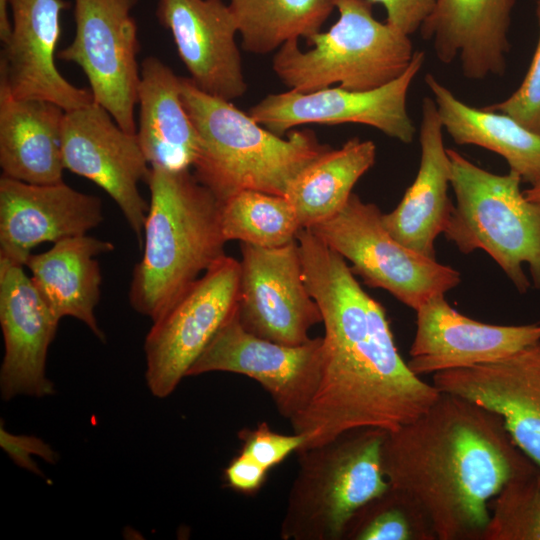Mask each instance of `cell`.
<instances>
[{"instance_id": "cell-36", "label": "cell", "mask_w": 540, "mask_h": 540, "mask_svg": "<svg viewBox=\"0 0 540 540\" xmlns=\"http://www.w3.org/2000/svg\"><path fill=\"white\" fill-rule=\"evenodd\" d=\"M267 472V469L240 452L224 470V478L230 488L251 494L262 486Z\"/></svg>"}, {"instance_id": "cell-17", "label": "cell", "mask_w": 540, "mask_h": 540, "mask_svg": "<svg viewBox=\"0 0 540 540\" xmlns=\"http://www.w3.org/2000/svg\"><path fill=\"white\" fill-rule=\"evenodd\" d=\"M433 385L498 414L540 467V341L492 362L434 373Z\"/></svg>"}, {"instance_id": "cell-9", "label": "cell", "mask_w": 540, "mask_h": 540, "mask_svg": "<svg viewBox=\"0 0 540 540\" xmlns=\"http://www.w3.org/2000/svg\"><path fill=\"white\" fill-rule=\"evenodd\" d=\"M240 262L223 256L157 320L144 342L146 383L159 398L169 396L215 334L235 311Z\"/></svg>"}, {"instance_id": "cell-24", "label": "cell", "mask_w": 540, "mask_h": 540, "mask_svg": "<svg viewBox=\"0 0 540 540\" xmlns=\"http://www.w3.org/2000/svg\"><path fill=\"white\" fill-rule=\"evenodd\" d=\"M137 104L136 135L150 167L176 171L193 167L199 139L182 101L181 77L157 57L141 63Z\"/></svg>"}, {"instance_id": "cell-38", "label": "cell", "mask_w": 540, "mask_h": 540, "mask_svg": "<svg viewBox=\"0 0 540 540\" xmlns=\"http://www.w3.org/2000/svg\"><path fill=\"white\" fill-rule=\"evenodd\" d=\"M523 193L528 200L540 204V180L530 185Z\"/></svg>"}, {"instance_id": "cell-31", "label": "cell", "mask_w": 540, "mask_h": 540, "mask_svg": "<svg viewBox=\"0 0 540 540\" xmlns=\"http://www.w3.org/2000/svg\"><path fill=\"white\" fill-rule=\"evenodd\" d=\"M483 540H540V467L510 480L491 501Z\"/></svg>"}, {"instance_id": "cell-15", "label": "cell", "mask_w": 540, "mask_h": 540, "mask_svg": "<svg viewBox=\"0 0 540 540\" xmlns=\"http://www.w3.org/2000/svg\"><path fill=\"white\" fill-rule=\"evenodd\" d=\"M66 0H9L12 29L2 43L0 90L16 99H43L69 111L93 101L58 71L56 47Z\"/></svg>"}, {"instance_id": "cell-32", "label": "cell", "mask_w": 540, "mask_h": 540, "mask_svg": "<svg viewBox=\"0 0 540 540\" xmlns=\"http://www.w3.org/2000/svg\"><path fill=\"white\" fill-rule=\"evenodd\" d=\"M536 15L539 24V39L529 69L514 93L486 108L505 113L533 133L540 135V0Z\"/></svg>"}, {"instance_id": "cell-25", "label": "cell", "mask_w": 540, "mask_h": 540, "mask_svg": "<svg viewBox=\"0 0 540 540\" xmlns=\"http://www.w3.org/2000/svg\"><path fill=\"white\" fill-rule=\"evenodd\" d=\"M65 115L43 99H16L0 90L2 175L30 184L63 181L61 134Z\"/></svg>"}, {"instance_id": "cell-28", "label": "cell", "mask_w": 540, "mask_h": 540, "mask_svg": "<svg viewBox=\"0 0 540 540\" xmlns=\"http://www.w3.org/2000/svg\"><path fill=\"white\" fill-rule=\"evenodd\" d=\"M242 47L267 54L290 40L320 32L335 0H230Z\"/></svg>"}, {"instance_id": "cell-5", "label": "cell", "mask_w": 540, "mask_h": 540, "mask_svg": "<svg viewBox=\"0 0 540 540\" xmlns=\"http://www.w3.org/2000/svg\"><path fill=\"white\" fill-rule=\"evenodd\" d=\"M387 431L359 428L298 452L299 470L281 524L285 540L344 539L354 515L390 485L382 466Z\"/></svg>"}, {"instance_id": "cell-23", "label": "cell", "mask_w": 540, "mask_h": 540, "mask_svg": "<svg viewBox=\"0 0 540 540\" xmlns=\"http://www.w3.org/2000/svg\"><path fill=\"white\" fill-rule=\"evenodd\" d=\"M112 242L88 234L63 239L26 263L31 279L53 314L83 322L100 340L95 308L101 296L102 275L98 256L112 252Z\"/></svg>"}, {"instance_id": "cell-26", "label": "cell", "mask_w": 540, "mask_h": 540, "mask_svg": "<svg viewBox=\"0 0 540 540\" xmlns=\"http://www.w3.org/2000/svg\"><path fill=\"white\" fill-rule=\"evenodd\" d=\"M425 82L433 93L443 130L455 143L497 153L530 185L540 180V135L505 113L464 103L430 73Z\"/></svg>"}, {"instance_id": "cell-7", "label": "cell", "mask_w": 540, "mask_h": 540, "mask_svg": "<svg viewBox=\"0 0 540 540\" xmlns=\"http://www.w3.org/2000/svg\"><path fill=\"white\" fill-rule=\"evenodd\" d=\"M447 152L456 206L443 232L446 238L464 254L487 252L520 293L530 286L523 271L528 264L540 289V204L525 197L516 172L494 174L453 149Z\"/></svg>"}, {"instance_id": "cell-22", "label": "cell", "mask_w": 540, "mask_h": 540, "mask_svg": "<svg viewBox=\"0 0 540 540\" xmlns=\"http://www.w3.org/2000/svg\"><path fill=\"white\" fill-rule=\"evenodd\" d=\"M421 113L418 173L398 206L382 214V223L405 247L435 258L434 241L444 232L454 208L448 196L451 162L434 99H423Z\"/></svg>"}, {"instance_id": "cell-4", "label": "cell", "mask_w": 540, "mask_h": 540, "mask_svg": "<svg viewBox=\"0 0 540 540\" xmlns=\"http://www.w3.org/2000/svg\"><path fill=\"white\" fill-rule=\"evenodd\" d=\"M181 95L199 139L193 174L221 203L244 190L285 196L298 174L330 148L310 130L290 131L284 139L190 78L181 77Z\"/></svg>"}, {"instance_id": "cell-8", "label": "cell", "mask_w": 540, "mask_h": 540, "mask_svg": "<svg viewBox=\"0 0 540 540\" xmlns=\"http://www.w3.org/2000/svg\"><path fill=\"white\" fill-rule=\"evenodd\" d=\"M307 229L349 261L365 284L388 291L415 311L460 283L457 270L392 237L378 207L354 193L338 214Z\"/></svg>"}, {"instance_id": "cell-2", "label": "cell", "mask_w": 540, "mask_h": 540, "mask_svg": "<svg viewBox=\"0 0 540 540\" xmlns=\"http://www.w3.org/2000/svg\"><path fill=\"white\" fill-rule=\"evenodd\" d=\"M382 466L390 487L420 506L439 540H483L491 501L538 467L498 414L449 393L387 432Z\"/></svg>"}, {"instance_id": "cell-12", "label": "cell", "mask_w": 540, "mask_h": 540, "mask_svg": "<svg viewBox=\"0 0 540 540\" xmlns=\"http://www.w3.org/2000/svg\"><path fill=\"white\" fill-rule=\"evenodd\" d=\"M61 150L64 168L103 189L142 246L149 203L138 185L147 182L151 167L137 135L123 130L105 108L92 101L65 111Z\"/></svg>"}, {"instance_id": "cell-13", "label": "cell", "mask_w": 540, "mask_h": 540, "mask_svg": "<svg viewBox=\"0 0 540 540\" xmlns=\"http://www.w3.org/2000/svg\"><path fill=\"white\" fill-rule=\"evenodd\" d=\"M237 314L243 328L264 339L300 345L322 322L303 275L297 239L279 247L241 243Z\"/></svg>"}, {"instance_id": "cell-14", "label": "cell", "mask_w": 540, "mask_h": 540, "mask_svg": "<svg viewBox=\"0 0 540 540\" xmlns=\"http://www.w3.org/2000/svg\"><path fill=\"white\" fill-rule=\"evenodd\" d=\"M424 61L425 52L415 51L401 76L371 90L353 91L338 86L312 92L290 89L269 94L249 109V115L279 136L303 124L357 123L410 143L416 128L407 112V94Z\"/></svg>"}, {"instance_id": "cell-29", "label": "cell", "mask_w": 540, "mask_h": 540, "mask_svg": "<svg viewBox=\"0 0 540 540\" xmlns=\"http://www.w3.org/2000/svg\"><path fill=\"white\" fill-rule=\"evenodd\" d=\"M220 223L226 241L269 248L295 241L302 229L285 196L255 190L241 191L221 203Z\"/></svg>"}, {"instance_id": "cell-33", "label": "cell", "mask_w": 540, "mask_h": 540, "mask_svg": "<svg viewBox=\"0 0 540 540\" xmlns=\"http://www.w3.org/2000/svg\"><path fill=\"white\" fill-rule=\"evenodd\" d=\"M241 453L249 456L268 471L281 463L292 452H298L305 443L302 434L283 435L274 432L266 422L256 428L241 430Z\"/></svg>"}, {"instance_id": "cell-6", "label": "cell", "mask_w": 540, "mask_h": 540, "mask_svg": "<svg viewBox=\"0 0 540 540\" xmlns=\"http://www.w3.org/2000/svg\"><path fill=\"white\" fill-rule=\"evenodd\" d=\"M339 17L328 31L284 43L273 57V70L290 89L312 92L339 87L366 91L401 76L414 52L408 35L378 21L368 0H335Z\"/></svg>"}, {"instance_id": "cell-34", "label": "cell", "mask_w": 540, "mask_h": 540, "mask_svg": "<svg viewBox=\"0 0 540 540\" xmlns=\"http://www.w3.org/2000/svg\"><path fill=\"white\" fill-rule=\"evenodd\" d=\"M0 445L12 461L30 472L43 476L32 455L39 456L46 462H57L58 454L42 439L34 436L14 435L9 433L1 422Z\"/></svg>"}, {"instance_id": "cell-27", "label": "cell", "mask_w": 540, "mask_h": 540, "mask_svg": "<svg viewBox=\"0 0 540 540\" xmlns=\"http://www.w3.org/2000/svg\"><path fill=\"white\" fill-rule=\"evenodd\" d=\"M376 146L357 137L340 148H329L310 163L290 184L285 197L302 228L324 222L348 202L354 185L375 163Z\"/></svg>"}, {"instance_id": "cell-11", "label": "cell", "mask_w": 540, "mask_h": 540, "mask_svg": "<svg viewBox=\"0 0 540 540\" xmlns=\"http://www.w3.org/2000/svg\"><path fill=\"white\" fill-rule=\"evenodd\" d=\"M323 337L286 345L258 337L241 325L237 307L193 363L187 376L231 372L257 381L289 421L312 400L321 375Z\"/></svg>"}, {"instance_id": "cell-21", "label": "cell", "mask_w": 540, "mask_h": 540, "mask_svg": "<svg viewBox=\"0 0 540 540\" xmlns=\"http://www.w3.org/2000/svg\"><path fill=\"white\" fill-rule=\"evenodd\" d=\"M515 0H436L420 27L433 42L439 61L460 59L463 75L473 80L501 76L509 51L507 38Z\"/></svg>"}, {"instance_id": "cell-3", "label": "cell", "mask_w": 540, "mask_h": 540, "mask_svg": "<svg viewBox=\"0 0 540 540\" xmlns=\"http://www.w3.org/2000/svg\"><path fill=\"white\" fill-rule=\"evenodd\" d=\"M147 184L143 254L133 269L129 302L153 322L226 255L227 241L221 202L189 170L151 167Z\"/></svg>"}, {"instance_id": "cell-19", "label": "cell", "mask_w": 540, "mask_h": 540, "mask_svg": "<svg viewBox=\"0 0 540 540\" xmlns=\"http://www.w3.org/2000/svg\"><path fill=\"white\" fill-rule=\"evenodd\" d=\"M159 23L173 37L191 81L203 92L234 100L247 90L235 42V18L223 0H159Z\"/></svg>"}, {"instance_id": "cell-37", "label": "cell", "mask_w": 540, "mask_h": 540, "mask_svg": "<svg viewBox=\"0 0 540 540\" xmlns=\"http://www.w3.org/2000/svg\"><path fill=\"white\" fill-rule=\"evenodd\" d=\"M9 0H0V40L4 43L10 36L12 24L9 15Z\"/></svg>"}, {"instance_id": "cell-18", "label": "cell", "mask_w": 540, "mask_h": 540, "mask_svg": "<svg viewBox=\"0 0 540 540\" xmlns=\"http://www.w3.org/2000/svg\"><path fill=\"white\" fill-rule=\"evenodd\" d=\"M24 267L0 260V325L4 340L0 390L4 400L18 395L41 398L55 392L46 375V359L60 320Z\"/></svg>"}, {"instance_id": "cell-35", "label": "cell", "mask_w": 540, "mask_h": 540, "mask_svg": "<svg viewBox=\"0 0 540 540\" xmlns=\"http://www.w3.org/2000/svg\"><path fill=\"white\" fill-rule=\"evenodd\" d=\"M384 7L386 22L406 35L422 26L432 12L436 0H368Z\"/></svg>"}, {"instance_id": "cell-10", "label": "cell", "mask_w": 540, "mask_h": 540, "mask_svg": "<svg viewBox=\"0 0 540 540\" xmlns=\"http://www.w3.org/2000/svg\"><path fill=\"white\" fill-rule=\"evenodd\" d=\"M139 0H74L75 34L56 57L78 65L93 101L126 132L136 134L140 67L138 27L131 14Z\"/></svg>"}, {"instance_id": "cell-16", "label": "cell", "mask_w": 540, "mask_h": 540, "mask_svg": "<svg viewBox=\"0 0 540 540\" xmlns=\"http://www.w3.org/2000/svg\"><path fill=\"white\" fill-rule=\"evenodd\" d=\"M103 219L98 196L64 181L30 184L0 178V260L25 266L38 245L85 235Z\"/></svg>"}, {"instance_id": "cell-20", "label": "cell", "mask_w": 540, "mask_h": 540, "mask_svg": "<svg viewBox=\"0 0 540 540\" xmlns=\"http://www.w3.org/2000/svg\"><path fill=\"white\" fill-rule=\"evenodd\" d=\"M438 294L417 310L409 368L418 376L509 356L540 341V325H492L471 319Z\"/></svg>"}, {"instance_id": "cell-30", "label": "cell", "mask_w": 540, "mask_h": 540, "mask_svg": "<svg viewBox=\"0 0 540 540\" xmlns=\"http://www.w3.org/2000/svg\"><path fill=\"white\" fill-rule=\"evenodd\" d=\"M344 539L436 540L437 537L420 506L406 494L389 487L354 515Z\"/></svg>"}, {"instance_id": "cell-1", "label": "cell", "mask_w": 540, "mask_h": 540, "mask_svg": "<svg viewBox=\"0 0 540 540\" xmlns=\"http://www.w3.org/2000/svg\"><path fill=\"white\" fill-rule=\"evenodd\" d=\"M297 242L325 330L317 390L290 420L294 433L305 437L298 452L359 428L391 432L422 415L441 392L402 359L383 306L364 291L346 260L309 229L299 231Z\"/></svg>"}]
</instances>
